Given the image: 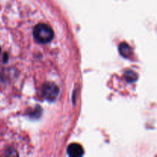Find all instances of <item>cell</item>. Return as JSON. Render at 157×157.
I'll return each instance as SVG.
<instances>
[{"instance_id": "cell-1", "label": "cell", "mask_w": 157, "mask_h": 157, "mask_svg": "<svg viewBox=\"0 0 157 157\" xmlns=\"http://www.w3.org/2000/svg\"><path fill=\"white\" fill-rule=\"evenodd\" d=\"M33 35L38 43L46 44L53 39L54 32L49 25L44 23H40L34 28Z\"/></svg>"}, {"instance_id": "cell-2", "label": "cell", "mask_w": 157, "mask_h": 157, "mask_svg": "<svg viewBox=\"0 0 157 157\" xmlns=\"http://www.w3.org/2000/svg\"><path fill=\"white\" fill-rule=\"evenodd\" d=\"M59 94V88L55 84L52 82L44 83L42 86V94L47 101H55Z\"/></svg>"}, {"instance_id": "cell-3", "label": "cell", "mask_w": 157, "mask_h": 157, "mask_svg": "<svg viewBox=\"0 0 157 157\" xmlns=\"http://www.w3.org/2000/svg\"><path fill=\"white\" fill-rule=\"evenodd\" d=\"M67 154L71 157H80L84 154V149L80 144H71L67 147Z\"/></svg>"}, {"instance_id": "cell-4", "label": "cell", "mask_w": 157, "mask_h": 157, "mask_svg": "<svg viewBox=\"0 0 157 157\" xmlns=\"http://www.w3.org/2000/svg\"><path fill=\"white\" fill-rule=\"evenodd\" d=\"M119 52L120 54L125 58H130L132 55V53H133L130 46L126 42H122L120 44Z\"/></svg>"}, {"instance_id": "cell-5", "label": "cell", "mask_w": 157, "mask_h": 157, "mask_svg": "<svg viewBox=\"0 0 157 157\" xmlns=\"http://www.w3.org/2000/svg\"><path fill=\"white\" fill-rule=\"evenodd\" d=\"M124 78H125L126 81L129 83H133L135 81H137L138 79V75L136 72H134L133 71L128 70L125 72L124 74Z\"/></svg>"}, {"instance_id": "cell-6", "label": "cell", "mask_w": 157, "mask_h": 157, "mask_svg": "<svg viewBox=\"0 0 157 157\" xmlns=\"http://www.w3.org/2000/svg\"><path fill=\"white\" fill-rule=\"evenodd\" d=\"M8 58H9V55L7 53H5L4 55H3V62H7Z\"/></svg>"}, {"instance_id": "cell-7", "label": "cell", "mask_w": 157, "mask_h": 157, "mask_svg": "<svg viewBox=\"0 0 157 157\" xmlns=\"http://www.w3.org/2000/svg\"><path fill=\"white\" fill-rule=\"evenodd\" d=\"M0 53H1V48H0Z\"/></svg>"}]
</instances>
